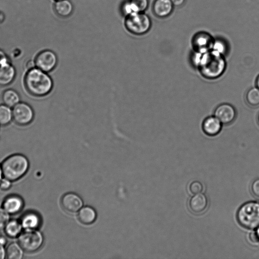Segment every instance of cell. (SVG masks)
Returning <instances> with one entry per match:
<instances>
[{
	"instance_id": "e0dca14e",
	"label": "cell",
	"mask_w": 259,
	"mask_h": 259,
	"mask_svg": "<svg viewBox=\"0 0 259 259\" xmlns=\"http://www.w3.org/2000/svg\"><path fill=\"white\" fill-rule=\"evenodd\" d=\"M222 124L215 116H209L204 120L202 127L205 134L209 136H214L221 132Z\"/></svg>"
},
{
	"instance_id": "7a4b0ae2",
	"label": "cell",
	"mask_w": 259,
	"mask_h": 259,
	"mask_svg": "<svg viewBox=\"0 0 259 259\" xmlns=\"http://www.w3.org/2000/svg\"><path fill=\"white\" fill-rule=\"evenodd\" d=\"M24 84L27 91L36 97L48 95L53 87L51 76L37 67L28 70L24 77Z\"/></svg>"
},
{
	"instance_id": "ee69618b",
	"label": "cell",
	"mask_w": 259,
	"mask_h": 259,
	"mask_svg": "<svg viewBox=\"0 0 259 259\" xmlns=\"http://www.w3.org/2000/svg\"></svg>"
},
{
	"instance_id": "3957f363",
	"label": "cell",
	"mask_w": 259,
	"mask_h": 259,
	"mask_svg": "<svg viewBox=\"0 0 259 259\" xmlns=\"http://www.w3.org/2000/svg\"><path fill=\"white\" fill-rule=\"evenodd\" d=\"M29 161L23 155L15 154L7 157L3 162L1 167L4 178L15 181L22 178L27 171Z\"/></svg>"
},
{
	"instance_id": "277c9868",
	"label": "cell",
	"mask_w": 259,
	"mask_h": 259,
	"mask_svg": "<svg viewBox=\"0 0 259 259\" xmlns=\"http://www.w3.org/2000/svg\"><path fill=\"white\" fill-rule=\"evenodd\" d=\"M237 220L243 227L255 229L259 227V203L249 201L244 203L238 209Z\"/></svg>"
},
{
	"instance_id": "9c48e42d",
	"label": "cell",
	"mask_w": 259,
	"mask_h": 259,
	"mask_svg": "<svg viewBox=\"0 0 259 259\" xmlns=\"http://www.w3.org/2000/svg\"><path fill=\"white\" fill-rule=\"evenodd\" d=\"M61 205L65 211L73 214L78 211L82 207L83 201L77 194L69 192L62 197Z\"/></svg>"
},
{
	"instance_id": "60d3db41",
	"label": "cell",
	"mask_w": 259,
	"mask_h": 259,
	"mask_svg": "<svg viewBox=\"0 0 259 259\" xmlns=\"http://www.w3.org/2000/svg\"><path fill=\"white\" fill-rule=\"evenodd\" d=\"M256 229H257V230H256V231L255 232H256V234H257V235L258 236V238L259 239V227L258 228H257Z\"/></svg>"
},
{
	"instance_id": "9a60e30c",
	"label": "cell",
	"mask_w": 259,
	"mask_h": 259,
	"mask_svg": "<svg viewBox=\"0 0 259 259\" xmlns=\"http://www.w3.org/2000/svg\"><path fill=\"white\" fill-rule=\"evenodd\" d=\"M53 9L54 12L57 16L66 18L72 14L74 6L70 0H59L55 2Z\"/></svg>"
},
{
	"instance_id": "5b68a950",
	"label": "cell",
	"mask_w": 259,
	"mask_h": 259,
	"mask_svg": "<svg viewBox=\"0 0 259 259\" xmlns=\"http://www.w3.org/2000/svg\"><path fill=\"white\" fill-rule=\"evenodd\" d=\"M124 26L131 33L142 35L150 30L152 21L147 14L144 12H139L125 17Z\"/></svg>"
},
{
	"instance_id": "e575fe53",
	"label": "cell",
	"mask_w": 259,
	"mask_h": 259,
	"mask_svg": "<svg viewBox=\"0 0 259 259\" xmlns=\"http://www.w3.org/2000/svg\"><path fill=\"white\" fill-rule=\"evenodd\" d=\"M171 1L174 7H179L184 4L185 0H171Z\"/></svg>"
},
{
	"instance_id": "7c38bea8",
	"label": "cell",
	"mask_w": 259,
	"mask_h": 259,
	"mask_svg": "<svg viewBox=\"0 0 259 259\" xmlns=\"http://www.w3.org/2000/svg\"><path fill=\"white\" fill-rule=\"evenodd\" d=\"M16 74V69L10 59L0 64V86L5 87L11 83Z\"/></svg>"
},
{
	"instance_id": "f35d334b",
	"label": "cell",
	"mask_w": 259,
	"mask_h": 259,
	"mask_svg": "<svg viewBox=\"0 0 259 259\" xmlns=\"http://www.w3.org/2000/svg\"><path fill=\"white\" fill-rule=\"evenodd\" d=\"M255 84L256 87L259 89V75L256 77Z\"/></svg>"
},
{
	"instance_id": "603a6c76",
	"label": "cell",
	"mask_w": 259,
	"mask_h": 259,
	"mask_svg": "<svg viewBox=\"0 0 259 259\" xmlns=\"http://www.w3.org/2000/svg\"><path fill=\"white\" fill-rule=\"evenodd\" d=\"M13 120L11 107L5 105H0V125H8Z\"/></svg>"
},
{
	"instance_id": "83f0119b",
	"label": "cell",
	"mask_w": 259,
	"mask_h": 259,
	"mask_svg": "<svg viewBox=\"0 0 259 259\" xmlns=\"http://www.w3.org/2000/svg\"><path fill=\"white\" fill-rule=\"evenodd\" d=\"M9 221V213L3 208H0V230L4 229Z\"/></svg>"
},
{
	"instance_id": "52a82bcc",
	"label": "cell",
	"mask_w": 259,
	"mask_h": 259,
	"mask_svg": "<svg viewBox=\"0 0 259 259\" xmlns=\"http://www.w3.org/2000/svg\"><path fill=\"white\" fill-rule=\"evenodd\" d=\"M13 120L18 125L24 126L30 123L33 120L34 113L32 107L27 103L20 102L12 108Z\"/></svg>"
},
{
	"instance_id": "7402d4cb",
	"label": "cell",
	"mask_w": 259,
	"mask_h": 259,
	"mask_svg": "<svg viewBox=\"0 0 259 259\" xmlns=\"http://www.w3.org/2000/svg\"><path fill=\"white\" fill-rule=\"evenodd\" d=\"M22 228L20 222L13 220L8 222L4 230L6 234L8 236L14 238L20 234Z\"/></svg>"
},
{
	"instance_id": "44dd1931",
	"label": "cell",
	"mask_w": 259,
	"mask_h": 259,
	"mask_svg": "<svg viewBox=\"0 0 259 259\" xmlns=\"http://www.w3.org/2000/svg\"><path fill=\"white\" fill-rule=\"evenodd\" d=\"M23 249L19 243L12 242L6 249V257L9 259H21L23 257Z\"/></svg>"
},
{
	"instance_id": "6da1fadb",
	"label": "cell",
	"mask_w": 259,
	"mask_h": 259,
	"mask_svg": "<svg viewBox=\"0 0 259 259\" xmlns=\"http://www.w3.org/2000/svg\"><path fill=\"white\" fill-rule=\"evenodd\" d=\"M201 75L207 79H214L224 72L226 63L224 55L212 50L200 53L197 64Z\"/></svg>"
},
{
	"instance_id": "7bdbcfd3",
	"label": "cell",
	"mask_w": 259,
	"mask_h": 259,
	"mask_svg": "<svg viewBox=\"0 0 259 259\" xmlns=\"http://www.w3.org/2000/svg\"><path fill=\"white\" fill-rule=\"evenodd\" d=\"M55 1H59V0H54Z\"/></svg>"
},
{
	"instance_id": "8d00e7d4",
	"label": "cell",
	"mask_w": 259,
	"mask_h": 259,
	"mask_svg": "<svg viewBox=\"0 0 259 259\" xmlns=\"http://www.w3.org/2000/svg\"><path fill=\"white\" fill-rule=\"evenodd\" d=\"M6 243V238L0 235V244H2L3 245H4Z\"/></svg>"
},
{
	"instance_id": "d4e9b609",
	"label": "cell",
	"mask_w": 259,
	"mask_h": 259,
	"mask_svg": "<svg viewBox=\"0 0 259 259\" xmlns=\"http://www.w3.org/2000/svg\"><path fill=\"white\" fill-rule=\"evenodd\" d=\"M245 100L247 104L251 107H256L259 106V89L252 88L246 93Z\"/></svg>"
},
{
	"instance_id": "4dcf8cb0",
	"label": "cell",
	"mask_w": 259,
	"mask_h": 259,
	"mask_svg": "<svg viewBox=\"0 0 259 259\" xmlns=\"http://www.w3.org/2000/svg\"><path fill=\"white\" fill-rule=\"evenodd\" d=\"M11 181H9L8 179H2L1 183H0V188L3 190H7L11 187Z\"/></svg>"
},
{
	"instance_id": "1f68e13d",
	"label": "cell",
	"mask_w": 259,
	"mask_h": 259,
	"mask_svg": "<svg viewBox=\"0 0 259 259\" xmlns=\"http://www.w3.org/2000/svg\"><path fill=\"white\" fill-rule=\"evenodd\" d=\"M249 239L253 243H259V239L256 232H252L249 234Z\"/></svg>"
},
{
	"instance_id": "8fae6325",
	"label": "cell",
	"mask_w": 259,
	"mask_h": 259,
	"mask_svg": "<svg viewBox=\"0 0 259 259\" xmlns=\"http://www.w3.org/2000/svg\"><path fill=\"white\" fill-rule=\"evenodd\" d=\"M214 115L222 124H229L235 119L236 112L234 107L231 104L223 103L217 107Z\"/></svg>"
},
{
	"instance_id": "ab89813d",
	"label": "cell",
	"mask_w": 259,
	"mask_h": 259,
	"mask_svg": "<svg viewBox=\"0 0 259 259\" xmlns=\"http://www.w3.org/2000/svg\"><path fill=\"white\" fill-rule=\"evenodd\" d=\"M2 175H3V172H2V167H1V166H0V183L2 180Z\"/></svg>"
},
{
	"instance_id": "f1b7e54d",
	"label": "cell",
	"mask_w": 259,
	"mask_h": 259,
	"mask_svg": "<svg viewBox=\"0 0 259 259\" xmlns=\"http://www.w3.org/2000/svg\"><path fill=\"white\" fill-rule=\"evenodd\" d=\"M137 7L140 12H144L148 8L149 0H131Z\"/></svg>"
},
{
	"instance_id": "74e56055",
	"label": "cell",
	"mask_w": 259,
	"mask_h": 259,
	"mask_svg": "<svg viewBox=\"0 0 259 259\" xmlns=\"http://www.w3.org/2000/svg\"><path fill=\"white\" fill-rule=\"evenodd\" d=\"M5 19V15L3 12H0V23H2Z\"/></svg>"
},
{
	"instance_id": "ac0fdd59",
	"label": "cell",
	"mask_w": 259,
	"mask_h": 259,
	"mask_svg": "<svg viewBox=\"0 0 259 259\" xmlns=\"http://www.w3.org/2000/svg\"><path fill=\"white\" fill-rule=\"evenodd\" d=\"M40 218L33 211H27L21 217L20 223L25 229H36L40 224Z\"/></svg>"
},
{
	"instance_id": "30bf717a",
	"label": "cell",
	"mask_w": 259,
	"mask_h": 259,
	"mask_svg": "<svg viewBox=\"0 0 259 259\" xmlns=\"http://www.w3.org/2000/svg\"><path fill=\"white\" fill-rule=\"evenodd\" d=\"M214 40L209 33L199 32L193 36L192 45L196 52L203 53L211 50Z\"/></svg>"
},
{
	"instance_id": "ffe728a7",
	"label": "cell",
	"mask_w": 259,
	"mask_h": 259,
	"mask_svg": "<svg viewBox=\"0 0 259 259\" xmlns=\"http://www.w3.org/2000/svg\"><path fill=\"white\" fill-rule=\"evenodd\" d=\"M2 100L4 104L13 108L20 102V97L17 92L10 89L3 92Z\"/></svg>"
},
{
	"instance_id": "8992f818",
	"label": "cell",
	"mask_w": 259,
	"mask_h": 259,
	"mask_svg": "<svg viewBox=\"0 0 259 259\" xmlns=\"http://www.w3.org/2000/svg\"><path fill=\"white\" fill-rule=\"evenodd\" d=\"M18 241L23 250L33 252L41 247L44 237L42 234L36 229H26L18 236Z\"/></svg>"
},
{
	"instance_id": "2e32d148",
	"label": "cell",
	"mask_w": 259,
	"mask_h": 259,
	"mask_svg": "<svg viewBox=\"0 0 259 259\" xmlns=\"http://www.w3.org/2000/svg\"><path fill=\"white\" fill-rule=\"evenodd\" d=\"M23 201L18 195H12L7 197L3 203V208L9 214L18 213L23 207Z\"/></svg>"
},
{
	"instance_id": "cb8c5ba5",
	"label": "cell",
	"mask_w": 259,
	"mask_h": 259,
	"mask_svg": "<svg viewBox=\"0 0 259 259\" xmlns=\"http://www.w3.org/2000/svg\"><path fill=\"white\" fill-rule=\"evenodd\" d=\"M120 11L125 17L140 12L131 0H124L120 5Z\"/></svg>"
},
{
	"instance_id": "ba28073f",
	"label": "cell",
	"mask_w": 259,
	"mask_h": 259,
	"mask_svg": "<svg viewBox=\"0 0 259 259\" xmlns=\"http://www.w3.org/2000/svg\"><path fill=\"white\" fill-rule=\"evenodd\" d=\"M34 62L36 67L48 73L56 67L58 63V58L53 51L45 50L37 54Z\"/></svg>"
},
{
	"instance_id": "b9f144b4",
	"label": "cell",
	"mask_w": 259,
	"mask_h": 259,
	"mask_svg": "<svg viewBox=\"0 0 259 259\" xmlns=\"http://www.w3.org/2000/svg\"><path fill=\"white\" fill-rule=\"evenodd\" d=\"M257 122L259 124V113L258 114V115H257Z\"/></svg>"
},
{
	"instance_id": "4fadbf2b",
	"label": "cell",
	"mask_w": 259,
	"mask_h": 259,
	"mask_svg": "<svg viewBox=\"0 0 259 259\" xmlns=\"http://www.w3.org/2000/svg\"><path fill=\"white\" fill-rule=\"evenodd\" d=\"M174 7L171 0H154L152 4V10L156 17L164 18L171 14Z\"/></svg>"
},
{
	"instance_id": "d6986e66",
	"label": "cell",
	"mask_w": 259,
	"mask_h": 259,
	"mask_svg": "<svg viewBox=\"0 0 259 259\" xmlns=\"http://www.w3.org/2000/svg\"><path fill=\"white\" fill-rule=\"evenodd\" d=\"M79 221L84 225H90L93 223L96 220L97 213L92 207L87 206L82 207L77 215Z\"/></svg>"
},
{
	"instance_id": "484cf974",
	"label": "cell",
	"mask_w": 259,
	"mask_h": 259,
	"mask_svg": "<svg viewBox=\"0 0 259 259\" xmlns=\"http://www.w3.org/2000/svg\"><path fill=\"white\" fill-rule=\"evenodd\" d=\"M211 50L219 52L224 55L227 52V46L224 42L220 39L214 40Z\"/></svg>"
},
{
	"instance_id": "d590c367",
	"label": "cell",
	"mask_w": 259,
	"mask_h": 259,
	"mask_svg": "<svg viewBox=\"0 0 259 259\" xmlns=\"http://www.w3.org/2000/svg\"><path fill=\"white\" fill-rule=\"evenodd\" d=\"M6 257V250L4 245L0 244V259H3Z\"/></svg>"
},
{
	"instance_id": "4316f807",
	"label": "cell",
	"mask_w": 259,
	"mask_h": 259,
	"mask_svg": "<svg viewBox=\"0 0 259 259\" xmlns=\"http://www.w3.org/2000/svg\"><path fill=\"white\" fill-rule=\"evenodd\" d=\"M203 189V186L199 181H193L189 185V191L194 195L201 193Z\"/></svg>"
},
{
	"instance_id": "5bb4252c",
	"label": "cell",
	"mask_w": 259,
	"mask_h": 259,
	"mask_svg": "<svg viewBox=\"0 0 259 259\" xmlns=\"http://www.w3.org/2000/svg\"><path fill=\"white\" fill-rule=\"evenodd\" d=\"M189 208L195 214L204 212L207 207L208 199L206 195L202 193L194 195L189 200Z\"/></svg>"
},
{
	"instance_id": "836d02e7",
	"label": "cell",
	"mask_w": 259,
	"mask_h": 259,
	"mask_svg": "<svg viewBox=\"0 0 259 259\" xmlns=\"http://www.w3.org/2000/svg\"><path fill=\"white\" fill-rule=\"evenodd\" d=\"M26 66L28 70L36 67L34 60H29L26 63Z\"/></svg>"
},
{
	"instance_id": "f546056e",
	"label": "cell",
	"mask_w": 259,
	"mask_h": 259,
	"mask_svg": "<svg viewBox=\"0 0 259 259\" xmlns=\"http://www.w3.org/2000/svg\"><path fill=\"white\" fill-rule=\"evenodd\" d=\"M250 189L252 195L255 197L259 199V178L253 181Z\"/></svg>"
},
{
	"instance_id": "d6a6232c",
	"label": "cell",
	"mask_w": 259,
	"mask_h": 259,
	"mask_svg": "<svg viewBox=\"0 0 259 259\" xmlns=\"http://www.w3.org/2000/svg\"><path fill=\"white\" fill-rule=\"evenodd\" d=\"M9 59L8 57L5 52L0 49V64Z\"/></svg>"
}]
</instances>
